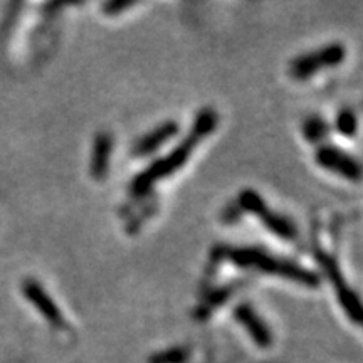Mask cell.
Instances as JSON below:
<instances>
[{
	"label": "cell",
	"instance_id": "obj_1",
	"mask_svg": "<svg viewBox=\"0 0 363 363\" xmlns=\"http://www.w3.org/2000/svg\"><path fill=\"white\" fill-rule=\"evenodd\" d=\"M217 124H219V115H217L215 110H212V108L200 110L197 116H195L194 124H192L190 135H187L169 155L158 158L152 165L147 166L143 172H140L133 178L130 183L131 194L136 195V197L148 194L157 182L164 180L173 172L180 170L187 164L192 153H194L195 147L215 130Z\"/></svg>",
	"mask_w": 363,
	"mask_h": 363
},
{
	"label": "cell",
	"instance_id": "obj_2",
	"mask_svg": "<svg viewBox=\"0 0 363 363\" xmlns=\"http://www.w3.org/2000/svg\"><path fill=\"white\" fill-rule=\"evenodd\" d=\"M227 257L234 264L241 268H251L259 271V273L271 274V276H279L291 279L306 287H318L320 276L315 271L306 269L301 264L290 259H281L259 248H232L227 251Z\"/></svg>",
	"mask_w": 363,
	"mask_h": 363
},
{
	"label": "cell",
	"instance_id": "obj_3",
	"mask_svg": "<svg viewBox=\"0 0 363 363\" xmlns=\"http://www.w3.org/2000/svg\"><path fill=\"white\" fill-rule=\"evenodd\" d=\"M346 57V48L341 43H332L316 49V51L304 52L294 57L290 64V74L294 79H308L315 76L321 69L335 68L341 64Z\"/></svg>",
	"mask_w": 363,
	"mask_h": 363
},
{
	"label": "cell",
	"instance_id": "obj_4",
	"mask_svg": "<svg viewBox=\"0 0 363 363\" xmlns=\"http://www.w3.org/2000/svg\"><path fill=\"white\" fill-rule=\"evenodd\" d=\"M315 160L320 166H323L325 170L340 175V177L346 178V180L358 182L360 180L362 169L360 164L357 162V158L343 152L340 147L335 145H321L316 150Z\"/></svg>",
	"mask_w": 363,
	"mask_h": 363
},
{
	"label": "cell",
	"instance_id": "obj_5",
	"mask_svg": "<svg viewBox=\"0 0 363 363\" xmlns=\"http://www.w3.org/2000/svg\"><path fill=\"white\" fill-rule=\"evenodd\" d=\"M22 294L26 296L27 301H31L32 306L49 321V325H52L54 328L64 327L66 320L64 316H62L59 306H57V303L54 301L51 294L45 291V287L41 285L39 281H36V279L32 278L24 279Z\"/></svg>",
	"mask_w": 363,
	"mask_h": 363
},
{
	"label": "cell",
	"instance_id": "obj_6",
	"mask_svg": "<svg viewBox=\"0 0 363 363\" xmlns=\"http://www.w3.org/2000/svg\"><path fill=\"white\" fill-rule=\"evenodd\" d=\"M234 318L239 321L242 328L248 332L251 340L261 348H269L273 345V332L261 315L254 310L251 303H239L234 308Z\"/></svg>",
	"mask_w": 363,
	"mask_h": 363
},
{
	"label": "cell",
	"instance_id": "obj_7",
	"mask_svg": "<svg viewBox=\"0 0 363 363\" xmlns=\"http://www.w3.org/2000/svg\"><path fill=\"white\" fill-rule=\"evenodd\" d=\"M180 131V127L178 123H175L172 120H166L162 124L153 128L152 131L145 133L141 138H138L133 145L131 153L135 157H148L152 155L153 152H157L162 145H165L166 141H170L175 135H178Z\"/></svg>",
	"mask_w": 363,
	"mask_h": 363
},
{
	"label": "cell",
	"instance_id": "obj_8",
	"mask_svg": "<svg viewBox=\"0 0 363 363\" xmlns=\"http://www.w3.org/2000/svg\"><path fill=\"white\" fill-rule=\"evenodd\" d=\"M113 155L111 133L99 131L93 140V150L90 158V173L94 180L101 182L110 172V162Z\"/></svg>",
	"mask_w": 363,
	"mask_h": 363
},
{
	"label": "cell",
	"instance_id": "obj_9",
	"mask_svg": "<svg viewBox=\"0 0 363 363\" xmlns=\"http://www.w3.org/2000/svg\"><path fill=\"white\" fill-rule=\"evenodd\" d=\"M256 217H259L262 225H264L269 232H273L274 236L281 237V239L294 241L296 237H298V229H296L293 220L287 219L286 215L271 211V208H268V206L262 207L256 214Z\"/></svg>",
	"mask_w": 363,
	"mask_h": 363
},
{
	"label": "cell",
	"instance_id": "obj_10",
	"mask_svg": "<svg viewBox=\"0 0 363 363\" xmlns=\"http://www.w3.org/2000/svg\"><path fill=\"white\" fill-rule=\"evenodd\" d=\"M338 299H340L341 308H343L348 318L353 321L355 325H360L362 323V303L358 299V296L352 287L345 286L338 291Z\"/></svg>",
	"mask_w": 363,
	"mask_h": 363
},
{
	"label": "cell",
	"instance_id": "obj_11",
	"mask_svg": "<svg viewBox=\"0 0 363 363\" xmlns=\"http://www.w3.org/2000/svg\"><path fill=\"white\" fill-rule=\"evenodd\" d=\"M329 133L328 121L320 115H313L310 118L304 120L303 123V135L304 138L311 143H318V141L325 140Z\"/></svg>",
	"mask_w": 363,
	"mask_h": 363
},
{
	"label": "cell",
	"instance_id": "obj_12",
	"mask_svg": "<svg viewBox=\"0 0 363 363\" xmlns=\"http://www.w3.org/2000/svg\"><path fill=\"white\" fill-rule=\"evenodd\" d=\"M190 348L187 346H170V348L150 355L148 363H187L190 360Z\"/></svg>",
	"mask_w": 363,
	"mask_h": 363
},
{
	"label": "cell",
	"instance_id": "obj_13",
	"mask_svg": "<svg viewBox=\"0 0 363 363\" xmlns=\"http://www.w3.org/2000/svg\"><path fill=\"white\" fill-rule=\"evenodd\" d=\"M335 128L341 136H345V138H353L358 130V120H357V115H355V111L345 108V110L338 113L335 120Z\"/></svg>",
	"mask_w": 363,
	"mask_h": 363
},
{
	"label": "cell",
	"instance_id": "obj_14",
	"mask_svg": "<svg viewBox=\"0 0 363 363\" xmlns=\"http://www.w3.org/2000/svg\"><path fill=\"white\" fill-rule=\"evenodd\" d=\"M135 3L136 2H131V0H111V2L103 3V10L106 12V14L115 15V14H120V12H123L124 9H130V7L135 6Z\"/></svg>",
	"mask_w": 363,
	"mask_h": 363
},
{
	"label": "cell",
	"instance_id": "obj_15",
	"mask_svg": "<svg viewBox=\"0 0 363 363\" xmlns=\"http://www.w3.org/2000/svg\"><path fill=\"white\" fill-rule=\"evenodd\" d=\"M232 291H234V287H224V290L214 291V293L211 294V298H208L206 308H214V306H217V304L224 303L225 299L231 298Z\"/></svg>",
	"mask_w": 363,
	"mask_h": 363
}]
</instances>
